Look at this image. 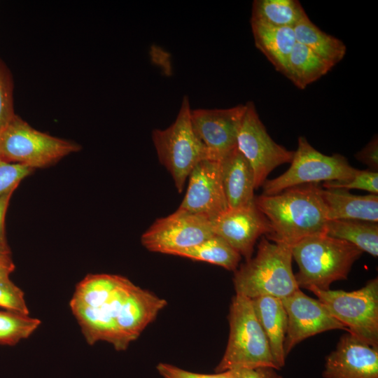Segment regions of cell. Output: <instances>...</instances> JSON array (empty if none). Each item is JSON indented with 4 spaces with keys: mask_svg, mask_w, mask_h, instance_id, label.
<instances>
[{
    "mask_svg": "<svg viewBox=\"0 0 378 378\" xmlns=\"http://www.w3.org/2000/svg\"><path fill=\"white\" fill-rule=\"evenodd\" d=\"M255 47L284 75L288 57L297 43L293 27H276L251 22Z\"/></svg>",
    "mask_w": 378,
    "mask_h": 378,
    "instance_id": "obj_20",
    "label": "cell"
},
{
    "mask_svg": "<svg viewBox=\"0 0 378 378\" xmlns=\"http://www.w3.org/2000/svg\"><path fill=\"white\" fill-rule=\"evenodd\" d=\"M0 307L7 311L29 315L23 291L9 278L0 279Z\"/></svg>",
    "mask_w": 378,
    "mask_h": 378,
    "instance_id": "obj_29",
    "label": "cell"
},
{
    "mask_svg": "<svg viewBox=\"0 0 378 378\" xmlns=\"http://www.w3.org/2000/svg\"><path fill=\"white\" fill-rule=\"evenodd\" d=\"M33 170L20 164L9 163L0 160V196L15 190L21 181Z\"/></svg>",
    "mask_w": 378,
    "mask_h": 378,
    "instance_id": "obj_30",
    "label": "cell"
},
{
    "mask_svg": "<svg viewBox=\"0 0 378 378\" xmlns=\"http://www.w3.org/2000/svg\"><path fill=\"white\" fill-rule=\"evenodd\" d=\"M80 150L78 144L38 131L17 115L0 132V160L33 169L52 165Z\"/></svg>",
    "mask_w": 378,
    "mask_h": 378,
    "instance_id": "obj_5",
    "label": "cell"
},
{
    "mask_svg": "<svg viewBox=\"0 0 378 378\" xmlns=\"http://www.w3.org/2000/svg\"><path fill=\"white\" fill-rule=\"evenodd\" d=\"M126 279L115 274H88L77 284L69 304L99 307L112 298Z\"/></svg>",
    "mask_w": 378,
    "mask_h": 378,
    "instance_id": "obj_24",
    "label": "cell"
},
{
    "mask_svg": "<svg viewBox=\"0 0 378 378\" xmlns=\"http://www.w3.org/2000/svg\"><path fill=\"white\" fill-rule=\"evenodd\" d=\"M246 104L229 108L191 110L192 129L208 158L220 162L237 148V139Z\"/></svg>",
    "mask_w": 378,
    "mask_h": 378,
    "instance_id": "obj_11",
    "label": "cell"
},
{
    "mask_svg": "<svg viewBox=\"0 0 378 378\" xmlns=\"http://www.w3.org/2000/svg\"><path fill=\"white\" fill-rule=\"evenodd\" d=\"M156 368L162 378H235L236 375L235 370L216 374H202L190 372L164 363H160Z\"/></svg>",
    "mask_w": 378,
    "mask_h": 378,
    "instance_id": "obj_32",
    "label": "cell"
},
{
    "mask_svg": "<svg viewBox=\"0 0 378 378\" xmlns=\"http://www.w3.org/2000/svg\"><path fill=\"white\" fill-rule=\"evenodd\" d=\"M347 332L368 344L378 346V279L369 280L360 289L309 290Z\"/></svg>",
    "mask_w": 378,
    "mask_h": 378,
    "instance_id": "obj_7",
    "label": "cell"
},
{
    "mask_svg": "<svg viewBox=\"0 0 378 378\" xmlns=\"http://www.w3.org/2000/svg\"><path fill=\"white\" fill-rule=\"evenodd\" d=\"M291 246L262 237L256 255L235 270L237 295L251 300L270 296L281 300L299 289L292 268Z\"/></svg>",
    "mask_w": 378,
    "mask_h": 378,
    "instance_id": "obj_3",
    "label": "cell"
},
{
    "mask_svg": "<svg viewBox=\"0 0 378 378\" xmlns=\"http://www.w3.org/2000/svg\"><path fill=\"white\" fill-rule=\"evenodd\" d=\"M220 166L228 209L253 203L255 190L253 172L237 148L220 162Z\"/></svg>",
    "mask_w": 378,
    "mask_h": 378,
    "instance_id": "obj_17",
    "label": "cell"
},
{
    "mask_svg": "<svg viewBox=\"0 0 378 378\" xmlns=\"http://www.w3.org/2000/svg\"><path fill=\"white\" fill-rule=\"evenodd\" d=\"M10 259V251L8 246V244L0 242V261Z\"/></svg>",
    "mask_w": 378,
    "mask_h": 378,
    "instance_id": "obj_37",
    "label": "cell"
},
{
    "mask_svg": "<svg viewBox=\"0 0 378 378\" xmlns=\"http://www.w3.org/2000/svg\"><path fill=\"white\" fill-rule=\"evenodd\" d=\"M213 232L225 239L246 260L252 258L256 240L272 233L271 225L255 202L227 209L211 221Z\"/></svg>",
    "mask_w": 378,
    "mask_h": 378,
    "instance_id": "obj_13",
    "label": "cell"
},
{
    "mask_svg": "<svg viewBox=\"0 0 378 378\" xmlns=\"http://www.w3.org/2000/svg\"><path fill=\"white\" fill-rule=\"evenodd\" d=\"M299 270L295 274L299 288L322 290L345 280L363 251L354 245L326 233L308 236L291 246Z\"/></svg>",
    "mask_w": 378,
    "mask_h": 378,
    "instance_id": "obj_2",
    "label": "cell"
},
{
    "mask_svg": "<svg viewBox=\"0 0 378 378\" xmlns=\"http://www.w3.org/2000/svg\"><path fill=\"white\" fill-rule=\"evenodd\" d=\"M255 316L267 338L277 370L285 365L284 340L288 318L282 300L262 296L251 300Z\"/></svg>",
    "mask_w": 378,
    "mask_h": 378,
    "instance_id": "obj_18",
    "label": "cell"
},
{
    "mask_svg": "<svg viewBox=\"0 0 378 378\" xmlns=\"http://www.w3.org/2000/svg\"><path fill=\"white\" fill-rule=\"evenodd\" d=\"M167 305V301L136 285L131 289L119 309L116 323L128 346Z\"/></svg>",
    "mask_w": 378,
    "mask_h": 378,
    "instance_id": "obj_16",
    "label": "cell"
},
{
    "mask_svg": "<svg viewBox=\"0 0 378 378\" xmlns=\"http://www.w3.org/2000/svg\"><path fill=\"white\" fill-rule=\"evenodd\" d=\"M189 98L184 96L174 122L164 130L155 129L152 139L160 163L171 174L181 192L186 179L196 164L209 159L191 122Z\"/></svg>",
    "mask_w": 378,
    "mask_h": 378,
    "instance_id": "obj_6",
    "label": "cell"
},
{
    "mask_svg": "<svg viewBox=\"0 0 378 378\" xmlns=\"http://www.w3.org/2000/svg\"><path fill=\"white\" fill-rule=\"evenodd\" d=\"M324 378H378V346L347 332L326 357Z\"/></svg>",
    "mask_w": 378,
    "mask_h": 378,
    "instance_id": "obj_15",
    "label": "cell"
},
{
    "mask_svg": "<svg viewBox=\"0 0 378 378\" xmlns=\"http://www.w3.org/2000/svg\"><path fill=\"white\" fill-rule=\"evenodd\" d=\"M296 41L334 66L346 52L345 44L339 38L326 34L304 14L293 27Z\"/></svg>",
    "mask_w": 378,
    "mask_h": 378,
    "instance_id": "obj_21",
    "label": "cell"
},
{
    "mask_svg": "<svg viewBox=\"0 0 378 378\" xmlns=\"http://www.w3.org/2000/svg\"><path fill=\"white\" fill-rule=\"evenodd\" d=\"M357 160L366 164L369 170L378 172V138L374 136L368 144L355 155Z\"/></svg>",
    "mask_w": 378,
    "mask_h": 378,
    "instance_id": "obj_33",
    "label": "cell"
},
{
    "mask_svg": "<svg viewBox=\"0 0 378 378\" xmlns=\"http://www.w3.org/2000/svg\"><path fill=\"white\" fill-rule=\"evenodd\" d=\"M323 188H342L345 190L358 189L378 194V172L369 169L359 170L353 178L346 181H332L324 182Z\"/></svg>",
    "mask_w": 378,
    "mask_h": 378,
    "instance_id": "obj_28",
    "label": "cell"
},
{
    "mask_svg": "<svg viewBox=\"0 0 378 378\" xmlns=\"http://www.w3.org/2000/svg\"><path fill=\"white\" fill-rule=\"evenodd\" d=\"M281 300L288 318L284 345L286 356L307 337L328 330H346L320 300L309 297L300 288Z\"/></svg>",
    "mask_w": 378,
    "mask_h": 378,
    "instance_id": "obj_12",
    "label": "cell"
},
{
    "mask_svg": "<svg viewBox=\"0 0 378 378\" xmlns=\"http://www.w3.org/2000/svg\"><path fill=\"white\" fill-rule=\"evenodd\" d=\"M235 370V378H282L276 372L277 370L271 367H258Z\"/></svg>",
    "mask_w": 378,
    "mask_h": 378,
    "instance_id": "obj_34",
    "label": "cell"
},
{
    "mask_svg": "<svg viewBox=\"0 0 378 378\" xmlns=\"http://www.w3.org/2000/svg\"><path fill=\"white\" fill-rule=\"evenodd\" d=\"M325 233L344 240L373 257L378 255L377 223L358 220H330Z\"/></svg>",
    "mask_w": 378,
    "mask_h": 378,
    "instance_id": "obj_23",
    "label": "cell"
},
{
    "mask_svg": "<svg viewBox=\"0 0 378 378\" xmlns=\"http://www.w3.org/2000/svg\"><path fill=\"white\" fill-rule=\"evenodd\" d=\"M174 255L214 264L232 271L237 269L241 258L225 239L215 234L196 246L177 252Z\"/></svg>",
    "mask_w": 378,
    "mask_h": 378,
    "instance_id": "obj_26",
    "label": "cell"
},
{
    "mask_svg": "<svg viewBox=\"0 0 378 378\" xmlns=\"http://www.w3.org/2000/svg\"><path fill=\"white\" fill-rule=\"evenodd\" d=\"M15 190L0 196V242L7 243L5 232V218L9 202Z\"/></svg>",
    "mask_w": 378,
    "mask_h": 378,
    "instance_id": "obj_35",
    "label": "cell"
},
{
    "mask_svg": "<svg viewBox=\"0 0 378 378\" xmlns=\"http://www.w3.org/2000/svg\"><path fill=\"white\" fill-rule=\"evenodd\" d=\"M328 220H358L377 223L378 195H356L342 188H323Z\"/></svg>",
    "mask_w": 378,
    "mask_h": 378,
    "instance_id": "obj_19",
    "label": "cell"
},
{
    "mask_svg": "<svg viewBox=\"0 0 378 378\" xmlns=\"http://www.w3.org/2000/svg\"><path fill=\"white\" fill-rule=\"evenodd\" d=\"M246 104L239 130L237 148L250 164L255 189L263 185L276 167L290 163L294 151L276 143L268 134L252 102Z\"/></svg>",
    "mask_w": 378,
    "mask_h": 378,
    "instance_id": "obj_9",
    "label": "cell"
},
{
    "mask_svg": "<svg viewBox=\"0 0 378 378\" xmlns=\"http://www.w3.org/2000/svg\"><path fill=\"white\" fill-rule=\"evenodd\" d=\"M41 323L39 319L27 314L0 311V344H16L32 335Z\"/></svg>",
    "mask_w": 378,
    "mask_h": 378,
    "instance_id": "obj_27",
    "label": "cell"
},
{
    "mask_svg": "<svg viewBox=\"0 0 378 378\" xmlns=\"http://www.w3.org/2000/svg\"><path fill=\"white\" fill-rule=\"evenodd\" d=\"M322 191L320 183H306L255 197V204L272 228L267 238L292 246L308 236L325 233L328 220Z\"/></svg>",
    "mask_w": 378,
    "mask_h": 378,
    "instance_id": "obj_1",
    "label": "cell"
},
{
    "mask_svg": "<svg viewBox=\"0 0 378 378\" xmlns=\"http://www.w3.org/2000/svg\"><path fill=\"white\" fill-rule=\"evenodd\" d=\"M334 66L307 47L296 43L287 61L284 76L300 89L325 76Z\"/></svg>",
    "mask_w": 378,
    "mask_h": 378,
    "instance_id": "obj_22",
    "label": "cell"
},
{
    "mask_svg": "<svg viewBox=\"0 0 378 378\" xmlns=\"http://www.w3.org/2000/svg\"><path fill=\"white\" fill-rule=\"evenodd\" d=\"M14 270L15 265L12 259L0 261V279L9 278Z\"/></svg>",
    "mask_w": 378,
    "mask_h": 378,
    "instance_id": "obj_36",
    "label": "cell"
},
{
    "mask_svg": "<svg viewBox=\"0 0 378 378\" xmlns=\"http://www.w3.org/2000/svg\"><path fill=\"white\" fill-rule=\"evenodd\" d=\"M188 177V188L178 209L203 216L211 221L228 209L219 161L201 160Z\"/></svg>",
    "mask_w": 378,
    "mask_h": 378,
    "instance_id": "obj_14",
    "label": "cell"
},
{
    "mask_svg": "<svg viewBox=\"0 0 378 378\" xmlns=\"http://www.w3.org/2000/svg\"><path fill=\"white\" fill-rule=\"evenodd\" d=\"M304 14L297 0H255L251 22L276 27H293Z\"/></svg>",
    "mask_w": 378,
    "mask_h": 378,
    "instance_id": "obj_25",
    "label": "cell"
},
{
    "mask_svg": "<svg viewBox=\"0 0 378 378\" xmlns=\"http://www.w3.org/2000/svg\"><path fill=\"white\" fill-rule=\"evenodd\" d=\"M15 115L11 80L8 71L0 62V132Z\"/></svg>",
    "mask_w": 378,
    "mask_h": 378,
    "instance_id": "obj_31",
    "label": "cell"
},
{
    "mask_svg": "<svg viewBox=\"0 0 378 378\" xmlns=\"http://www.w3.org/2000/svg\"><path fill=\"white\" fill-rule=\"evenodd\" d=\"M228 320L230 334L227 347L215 371L222 372L258 367L277 370L251 300L236 294L231 302Z\"/></svg>",
    "mask_w": 378,
    "mask_h": 378,
    "instance_id": "obj_4",
    "label": "cell"
},
{
    "mask_svg": "<svg viewBox=\"0 0 378 378\" xmlns=\"http://www.w3.org/2000/svg\"><path fill=\"white\" fill-rule=\"evenodd\" d=\"M214 234L209 219L178 209L173 214L157 219L142 234L141 240L150 251L174 255Z\"/></svg>",
    "mask_w": 378,
    "mask_h": 378,
    "instance_id": "obj_10",
    "label": "cell"
},
{
    "mask_svg": "<svg viewBox=\"0 0 378 378\" xmlns=\"http://www.w3.org/2000/svg\"><path fill=\"white\" fill-rule=\"evenodd\" d=\"M357 171L342 155L321 153L304 136H300L290 167L278 177L267 179L262 186V194L274 195L288 188L306 183L346 181L353 178Z\"/></svg>",
    "mask_w": 378,
    "mask_h": 378,
    "instance_id": "obj_8",
    "label": "cell"
}]
</instances>
